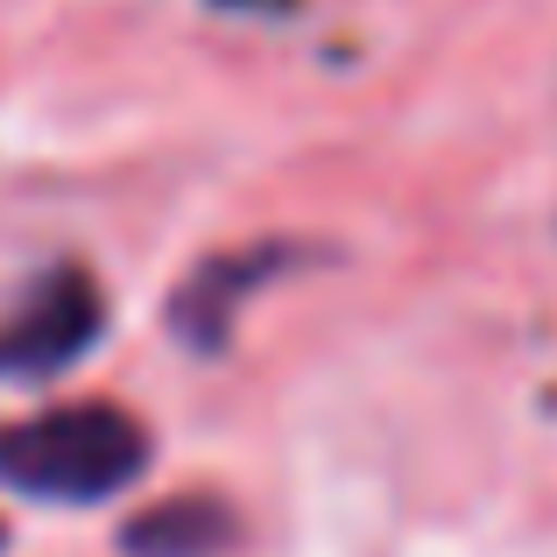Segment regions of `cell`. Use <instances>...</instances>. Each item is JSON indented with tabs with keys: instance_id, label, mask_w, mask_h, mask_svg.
<instances>
[{
	"instance_id": "6da1fadb",
	"label": "cell",
	"mask_w": 557,
	"mask_h": 557,
	"mask_svg": "<svg viewBox=\"0 0 557 557\" xmlns=\"http://www.w3.org/2000/svg\"><path fill=\"white\" fill-rule=\"evenodd\" d=\"M149 431L121 403H64L0 423V487L57 508H92L149 473Z\"/></svg>"
},
{
	"instance_id": "7a4b0ae2",
	"label": "cell",
	"mask_w": 557,
	"mask_h": 557,
	"mask_svg": "<svg viewBox=\"0 0 557 557\" xmlns=\"http://www.w3.org/2000/svg\"><path fill=\"white\" fill-rule=\"evenodd\" d=\"M107 332V304L78 269H57L0 318V381H57Z\"/></svg>"
},
{
	"instance_id": "3957f363",
	"label": "cell",
	"mask_w": 557,
	"mask_h": 557,
	"mask_svg": "<svg viewBox=\"0 0 557 557\" xmlns=\"http://www.w3.org/2000/svg\"><path fill=\"white\" fill-rule=\"evenodd\" d=\"M289 261H297L289 247H247V255H219V261H205V269H190V283L177 289V304H170L177 339L190 354H219V346L233 339L240 304L255 297L261 283H275Z\"/></svg>"
},
{
	"instance_id": "277c9868",
	"label": "cell",
	"mask_w": 557,
	"mask_h": 557,
	"mask_svg": "<svg viewBox=\"0 0 557 557\" xmlns=\"http://www.w3.org/2000/svg\"><path fill=\"white\" fill-rule=\"evenodd\" d=\"M127 557H233L240 550V516L219 494H170L127 516L121 530Z\"/></svg>"
},
{
	"instance_id": "5b68a950",
	"label": "cell",
	"mask_w": 557,
	"mask_h": 557,
	"mask_svg": "<svg viewBox=\"0 0 557 557\" xmlns=\"http://www.w3.org/2000/svg\"><path fill=\"white\" fill-rule=\"evenodd\" d=\"M0 550H8V522H0Z\"/></svg>"
}]
</instances>
